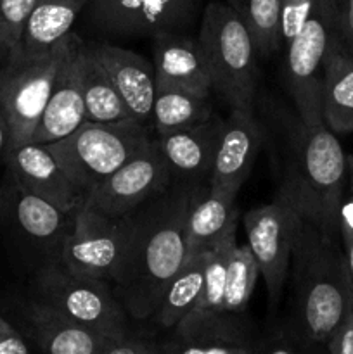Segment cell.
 Wrapping results in <instances>:
<instances>
[{"mask_svg": "<svg viewBox=\"0 0 353 354\" xmlns=\"http://www.w3.org/2000/svg\"><path fill=\"white\" fill-rule=\"evenodd\" d=\"M197 189L173 182L132 213L130 241L113 289L134 320H151L168 280L185 263V220Z\"/></svg>", "mask_w": 353, "mask_h": 354, "instance_id": "1", "label": "cell"}, {"mask_svg": "<svg viewBox=\"0 0 353 354\" xmlns=\"http://www.w3.org/2000/svg\"><path fill=\"white\" fill-rule=\"evenodd\" d=\"M346 180V154L338 135L324 123H303L298 114L282 118L277 197L322 234L341 239L339 214Z\"/></svg>", "mask_w": 353, "mask_h": 354, "instance_id": "2", "label": "cell"}, {"mask_svg": "<svg viewBox=\"0 0 353 354\" xmlns=\"http://www.w3.org/2000/svg\"><path fill=\"white\" fill-rule=\"evenodd\" d=\"M287 282V327L315 344L327 346L352 310V277L341 239L329 237L301 220L294 235Z\"/></svg>", "mask_w": 353, "mask_h": 354, "instance_id": "3", "label": "cell"}, {"mask_svg": "<svg viewBox=\"0 0 353 354\" xmlns=\"http://www.w3.org/2000/svg\"><path fill=\"white\" fill-rule=\"evenodd\" d=\"M213 92L230 109L255 114L258 90V50L241 17L225 2H208L197 35Z\"/></svg>", "mask_w": 353, "mask_h": 354, "instance_id": "4", "label": "cell"}, {"mask_svg": "<svg viewBox=\"0 0 353 354\" xmlns=\"http://www.w3.org/2000/svg\"><path fill=\"white\" fill-rule=\"evenodd\" d=\"M149 127L135 120L83 123L62 140L47 144L71 182L85 197L102 180L151 145Z\"/></svg>", "mask_w": 353, "mask_h": 354, "instance_id": "5", "label": "cell"}, {"mask_svg": "<svg viewBox=\"0 0 353 354\" xmlns=\"http://www.w3.org/2000/svg\"><path fill=\"white\" fill-rule=\"evenodd\" d=\"M73 37L71 31L40 55L16 54L0 64V113L9 130L7 149L28 144L33 137Z\"/></svg>", "mask_w": 353, "mask_h": 354, "instance_id": "6", "label": "cell"}, {"mask_svg": "<svg viewBox=\"0 0 353 354\" xmlns=\"http://www.w3.org/2000/svg\"><path fill=\"white\" fill-rule=\"evenodd\" d=\"M31 287L35 299L106 337L121 339L130 334V317L109 282L75 275L61 265H48L35 272Z\"/></svg>", "mask_w": 353, "mask_h": 354, "instance_id": "7", "label": "cell"}, {"mask_svg": "<svg viewBox=\"0 0 353 354\" xmlns=\"http://www.w3.org/2000/svg\"><path fill=\"white\" fill-rule=\"evenodd\" d=\"M338 35L336 0H315L303 28L286 44V86L296 114L303 123L322 124L324 59Z\"/></svg>", "mask_w": 353, "mask_h": 354, "instance_id": "8", "label": "cell"}, {"mask_svg": "<svg viewBox=\"0 0 353 354\" xmlns=\"http://www.w3.org/2000/svg\"><path fill=\"white\" fill-rule=\"evenodd\" d=\"M78 213H68L21 187L3 173L0 227H7L38 268L59 265ZM37 268V270H38Z\"/></svg>", "mask_w": 353, "mask_h": 354, "instance_id": "9", "label": "cell"}, {"mask_svg": "<svg viewBox=\"0 0 353 354\" xmlns=\"http://www.w3.org/2000/svg\"><path fill=\"white\" fill-rule=\"evenodd\" d=\"M204 0H89L87 21L109 38H154L189 33L203 16Z\"/></svg>", "mask_w": 353, "mask_h": 354, "instance_id": "10", "label": "cell"}, {"mask_svg": "<svg viewBox=\"0 0 353 354\" xmlns=\"http://www.w3.org/2000/svg\"><path fill=\"white\" fill-rule=\"evenodd\" d=\"M130 234L132 214L107 218L82 207L59 265L75 275L104 280L113 286L123 265Z\"/></svg>", "mask_w": 353, "mask_h": 354, "instance_id": "11", "label": "cell"}, {"mask_svg": "<svg viewBox=\"0 0 353 354\" xmlns=\"http://www.w3.org/2000/svg\"><path fill=\"white\" fill-rule=\"evenodd\" d=\"M300 221V214L277 196L272 203L248 211L242 218L248 239L246 244L258 265L272 306L279 304L286 287Z\"/></svg>", "mask_w": 353, "mask_h": 354, "instance_id": "12", "label": "cell"}, {"mask_svg": "<svg viewBox=\"0 0 353 354\" xmlns=\"http://www.w3.org/2000/svg\"><path fill=\"white\" fill-rule=\"evenodd\" d=\"M172 183V171L152 138L145 151L102 180L87 196L83 207L107 218H123L144 206Z\"/></svg>", "mask_w": 353, "mask_h": 354, "instance_id": "13", "label": "cell"}, {"mask_svg": "<svg viewBox=\"0 0 353 354\" xmlns=\"http://www.w3.org/2000/svg\"><path fill=\"white\" fill-rule=\"evenodd\" d=\"M6 175L21 187L68 213H78L85 204V194L71 182L62 166L45 144H28L7 149Z\"/></svg>", "mask_w": 353, "mask_h": 354, "instance_id": "14", "label": "cell"}, {"mask_svg": "<svg viewBox=\"0 0 353 354\" xmlns=\"http://www.w3.org/2000/svg\"><path fill=\"white\" fill-rule=\"evenodd\" d=\"M93 61L109 76L123 99L128 113L138 123L151 128L156 95L154 66L144 55L109 41H85Z\"/></svg>", "mask_w": 353, "mask_h": 354, "instance_id": "15", "label": "cell"}, {"mask_svg": "<svg viewBox=\"0 0 353 354\" xmlns=\"http://www.w3.org/2000/svg\"><path fill=\"white\" fill-rule=\"evenodd\" d=\"M263 142L265 131L255 114L230 109L228 116L224 120L208 187L211 190L237 196L251 173Z\"/></svg>", "mask_w": 353, "mask_h": 354, "instance_id": "16", "label": "cell"}, {"mask_svg": "<svg viewBox=\"0 0 353 354\" xmlns=\"http://www.w3.org/2000/svg\"><path fill=\"white\" fill-rule=\"evenodd\" d=\"M221 128L224 118L215 113L210 120L197 127L166 131L152 137L172 171L173 182L208 187Z\"/></svg>", "mask_w": 353, "mask_h": 354, "instance_id": "17", "label": "cell"}, {"mask_svg": "<svg viewBox=\"0 0 353 354\" xmlns=\"http://www.w3.org/2000/svg\"><path fill=\"white\" fill-rule=\"evenodd\" d=\"M82 41V38L75 33L59 66L51 99L30 140L33 144H54L87 123L85 100L78 76V50Z\"/></svg>", "mask_w": 353, "mask_h": 354, "instance_id": "18", "label": "cell"}, {"mask_svg": "<svg viewBox=\"0 0 353 354\" xmlns=\"http://www.w3.org/2000/svg\"><path fill=\"white\" fill-rule=\"evenodd\" d=\"M151 40L156 86L183 88L203 97L211 95L210 69L197 37L165 33Z\"/></svg>", "mask_w": 353, "mask_h": 354, "instance_id": "19", "label": "cell"}, {"mask_svg": "<svg viewBox=\"0 0 353 354\" xmlns=\"http://www.w3.org/2000/svg\"><path fill=\"white\" fill-rule=\"evenodd\" d=\"M28 334L44 354H102L116 339H109L45 303L31 299L23 310Z\"/></svg>", "mask_w": 353, "mask_h": 354, "instance_id": "20", "label": "cell"}, {"mask_svg": "<svg viewBox=\"0 0 353 354\" xmlns=\"http://www.w3.org/2000/svg\"><path fill=\"white\" fill-rule=\"evenodd\" d=\"M237 221L235 196L199 187L190 201L185 220L187 258L210 252Z\"/></svg>", "mask_w": 353, "mask_h": 354, "instance_id": "21", "label": "cell"}, {"mask_svg": "<svg viewBox=\"0 0 353 354\" xmlns=\"http://www.w3.org/2000/svg\"><path fill=\"white\" fill-rule=\"evenodd\" d=\"M322 116L332 133H353V50L343 44L339 33L324 59Z\"/></svg>", "mask_w": 353, "mask_h": 354, "instance_id": "22", "label": "cell"}, {"mask_svg": "<svg viewBox=\"0 0 353 354\" xmlns=\"http://www.w3.org/2000/svg\"><path fill=\"white\" fill-rule=\"evenodd\" d=\"M89 0H37L24 31L21 55H40L71 33Z\"/></svg>", "mask_w": 353, "mask_h": 354, "instance_id": "23", "label": "cell"}, {"mask_svg": "<svg viewBox=\"0 0 353 354\" xmlns=\"http://www.w3.org/2000/svg\"><path fill=\"white\" fill-rule=\"evenodd\" d=\"M206 254L187 258L179 272L168 280L151 317L158 327L173 330L194 310L204 287Z\"/></svg>", "mask_w": 353, "mask_h": 354, "instance_id": "24", "label": "cell"}, {"mask_svg": "<svg viewBox=\"0 0 353 354\" xmlns=\"http://www.w3.org/2000/svg\"><path fill=\"white\" fill-rule=\"evenodd\" d=\"M78 76L83 100H85L87 121L118 123V121L134 120L109 76L89 54L85 41H82L78 50Z\"/></svg>", "mask_w": 353, "mask_h": 354, "instance_id": "25", "label": "cell"}, {"mask_svg": "<svg viewBox=\"0 0 353 354\" xmlns=\"http://www.w3.org/2000/svg\"><path fill=\"white\" fill-rule=\"evenodd\" d=\"M215 114L210 97L197 95L183 88L156 86L151 128L156 135L185 130L204 123Z\"/></svg>", "mask_w": 353, "mask_h": 354, "instance_id": "26", "label": "cell"}, {"mask_svg": "<svg viewBox=\"0 0 353 354\" xmlns=\"http://www.w3.org/2000/svg\"><path fill=\"white\" fill-rule=\"evenodd\" d=\"M258 277L260 268L248 244H235L228 258L227 273H225V292L224 304H221L225 317L230 320L244 322V313L248 310Z\"/></svg>", "mask_w": 353, "mask_h": 354, "instance_id": "27", "label": "cell"}, {"mask_svg": "<svg viewBox=\"0 0 353 354\" xmlns=\"http://www.w3.org/2000/svg\"><path fill=\"white\" fill-rule=\"evenodd\" d=\"M224 2L246 24L260 55H270L282 47L280 0H224Z\"/></svg>", "mask_w": 353, "mask_h": 354, "instance_id": "28", "label": "cell"}, {"mask_svg": "<svg viewBox=\"0 0 353 354\" xmlns=\"http://www.w3.org/2000/svg\"><path fill=\"white\" fill-rule=\"evenodd\" d=\"M35 2L37 0H0V64L19 52Z\"/></svg>", "mask_w": 353, "mask_h": 354, "instance_id": "29", "label": "cell"}, {"mask_svg": "<svg viewBox=\"0 0 353 354\" xmlns=\"http://www.w3.org/2000/svg\"><path fill=\"white\" fill-rule=\"evenodd\" d=\"M255 342H227L213 339H183L173 335L159 344L161 354H255Z\"/></svg>", "mask_w": 353, "mask_h": 354, "instance_id": "30", "label": "cell"}, {"mask_svg": "<svg viewBox=\"0 0 353 354\" xmlns=\"http://www.w3.org/2000/svg\"><path fill=\"white\" fill-rule=\"evenodd\" d=\"M255 354H329L327 346L315 344L289 327L272 332L262 341H256Z\"/></svg>", "mask_w": 353, "mask_h": 354, "instance_id": "31", "label": "cell"}, {"mask_svg": "<svg viewBox=\"0 0 353 354\" xmlns=\"http://www.w3.org/2000/svg\"><path fill=\"white\" fill-rule=\"evenodd\" d=\"M315 0H280V35L282 45L293 40L303 28Z\"/></svg>", "mask_w": 353, "mask_h": 354, "instance_id": "32", "label": "cell"}, {"mask_svg": "<svg viewBox=\"0 0 353 354\" xmlns=\"http://www.w3.org/2000/svg\"><path fill=\"white\" fill-rule=\"evenodd\" d=\"M102 354H161L158 342L141 335L128 334L111 342Z\"/></svg>", "mask_w": 353, "mask_h": 354, "instance_id": "33", "label": "cell"}, {"mask_svg": "<svg viewBox=\"0 0 353 354\" xmlns=\"http://www.w3.org/2000/svg\"><path fill=\"white\" fill-rule=\"evenodd\" d=\"M339 235H341L343 251H345L346 263H348L350 277L353 283V194L345 196L339 214Z\"/></svg>", "mask_w": 353, "mask_h": 354, "instance_id": "34", "label": "cell"}, {"mask_svg": "<svg viewBox=\"0 0 353 354\" xmlns=\"http://www.w3.org/2000/svg\"><path fill=\"white\" fill-rule=\"evenodd\" d=\"M0 354H30L23 335L0 317Z\"/></svg>", "mask_w": 353, "mask_h": 354, "instance_id": "35", "label": "cell"}, {"mask_svg": "<svg viewBox=\"0 0 353 354\" xmlns=\"http://www.w3.org/2000/svg\"><path fill=\"white\" fill-rule=\"evenodd\" d=\"M329 354H353V318L350 310L348 318L345 324L338 328L331 341L327 342Z\"/></svg>", "mask_w": 353, "mask_h": 354, "instance_id": "36", "label": "cell"}, {"mask_svg": "<svg viewBox=\"0 0 353 354\" xmlns=\"http://www.w3.org/2000/svg\"><path fill=\"white\" fill-rule=\"evenodd\" d=\"M338 33L343 44L353 50V0H336Z\"/></svg>", "mask_w": 353, "mask_h": 354, "instance_id": "37", "label": "cell"}, {"mask_svg": "<svg viewBox=\"0 0 353 354\" xmlns=\"http://www.w3.org/2000/svg\"><path fill=\"white\" fill-rule=\"evenodd\" d=\"M7 144H9V130H7V123L2 113H0V165H3ZM0 209H2V180H0Z\"/></svg>", "mask_w": 353, "mask_h": 354, "instance_id": "38", "label": "cell"}, {"mask_svg": "<svg viewBox=\"0 0 353 354\" xmlns=\"http://www.w3.org/2000/svg\"><path fill=\"white\" fill-rule=\"evenodd\" d=\"M346 168H348L350 190H352V194H353V154H346Z\"/></svg>", "mask_w": 353, "mask_h": 354, "instance_id": "39", "label": "cell"}, {"mask_svg": "<svg viewBox=\"0 0 353 354\" xmlns=\"http://www.w3.org/2000/svg\"><path fill=\"white\" fill-rule=\"evenodd\" d=\"M352 318H353V287H352Z\"/></svg>", "mask_w": 353, "mask_h": 354, "instance_id": "40", "label": "cell"}]
</instances>
